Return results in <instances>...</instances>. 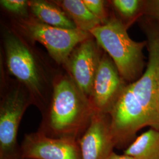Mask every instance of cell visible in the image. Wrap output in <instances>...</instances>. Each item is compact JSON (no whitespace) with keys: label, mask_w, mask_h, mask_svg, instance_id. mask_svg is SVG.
<instances>
[{"label":"cell","mask_w":159,"mask_h":159,"mask_svg":"<svg viewBox=\"0 0 159 159\" xmlns=\"http://www.w3.org/2000/svg\"><path fill=\"white\" fill-rule=\"evenodd\" d=\"M144 7L148 14L159 22V0L145 1Z\"/></svg>","instance_id":"obj_16"},{"label":"cell","mask_w":159,"mask_h":159,"mask_svg":"<svg viewBox=\"0 0 159 159\" xmlns=\"http://www.w3.org/2000/svg\"><path fill=\"white\" fill-rule=\"evenodd\" d=\"M16 30L32 41L46 47L49 55L60 65L66 66L74 48L81 42L92 37L89 32L79 29L68 30L52 27L34 17H18L15 20Z\"/></svg>","instance_id":"obj_4"},{"label":"cell","mask_w":159,"mask_h":159,"mask_svg":"<svg viewBox=\"0 0 159 159\" xmlns=\"http://www.w3.org/2000/svg\"><path fill=\"white\" fill-rule=\"evenodd\" d=\"M95 110L68 75L58 77L52 83L50 102L43 113L39 131L54 138L78 140L89 125Z\"/></svg>","instance_id":"obj_1"},{"label":"cell","mask_w":159,"mask_h":159,"mask_svg":"<svg viewBox=\"0 0 159 159\" xmlns=\"http://www.w3.org/2000/svg\"><path fill=\"white\" fill-rule=\"evenodd\" d=\"M54 2L67 14L77 29L90 33L102 24L90 11L83 0H62Z\"/></svg>","instance_id":"obj_11"},{"label":"cell","mask_w":159,"mask_h":159,"mask_svg":"<svg viewBox=\"0 0 159 159\" xmlns=\"http://www.w3.org/2000/svg\"><path fill=\"white\" fill-rule=\"evenodd\" d=\"M0 4L6 11L21 18L29 17V2L25 0H1Z\"/></svg>","instance_id":"obj_14"},{"label":"cell","mask_w":159,"mask_h":159,"mask_svg":"<svg viewBox=\"0 0 159 159\" xmlns=\"http://www.w3.org/2000/svg\"><path fill=\"white\" fill-rule=\"evenodd\" d=\"M123 154L136 159H159V130L151 128L137 137Z\"/></svg>","instance_id":"obj_12"},{"label":"cell","mask_w":159,"mask_h":159,"mask_svg":"<svg viewBox=\"0 0 159 159\" xmlns=\"http://www.w3.org/2000/svg\"></svg>","instance_id":"obj_19"},{"label":"cell","mask_w":159,"mask_h":159,"mask_svg":"<svg viewBox=\"0 0 159 159\" xmlns=\"http://www.w3.org/2000/svg\"><path fill=\"white\" fill-rule=\"evenodd\" d=\"M77 142L81 159H107L116 148L109 114L95 111L89 125Z\"/></svg>","instance_id":"obj_9"},{"label":"cell","mask_w":159,"mask_h":159,"mask_svg":"<svg viewBox=\"0 0 159 159\" xmlns=\"http://www.w3.org/2000/svg\"><path fill=\"white\" fill-rule=\"evenodd\" d=\"M114 8L121 16L127 20L136 17L144 8L145 1L140 0H113Z\"/></svg>","instance_id":"obj_13"},{"label":"cell","mask_w":159,"mask_h":159,"mask_svg":"<svg viewBox=\"0 0 159 159\" xmlns=\"http://www.w3.org/2000/svg\"><path fill=\"white\" fill-rule=\"evenodd\" d=\"M90 33L112 59L123 79L131 83L140 78L144 67L143 50L147 41L132 40L125 24L116 17L109 18Z\"/></svg>","instance_id":"obj_3"},{"label":"cell","mask_w":159,"mask_h":159,"mask_svg":"<svg viewBox=\"0 0 159 159\" xmlns=\"http://www.w3.org/2000/svg\"><path fill=\"white\" fill-rule=\"evenodd\" d=\"M31 104V96L21 84L2 97L0 104V159H23L17 142L18 131L23 115Z\"/></svg>","instance_id":"obj_5"},{"label":"cell","mask_w":159,"mask_h":159,"mask_svg":"<svg viewBox=\"0 0 159 159\" xmlns=\"http://www.w3.org/2000/svg\"><path fill=\"white\" fill-rule=\"evenodd\" d=\"M3 40L9 73L25 87L33 104L43 113L49 104V77L46 67L27 39L16 30L6 29Z\"/></svg>","instance_id":"obj_2"},{"label":"cell","mask_w":159,"mask_h":159,"mask_svg":"<svg viewBox=\"0 0 159 159\" xmlns=\"http://www.w3.org/2000/svg\"><path fill=\"white\" fill-rule=\"evenodd\" d=\"M107 159H136L134 157L129 156V155H126V154H118L116 153L115 152H112L111 154L109 156L108 158Z\"/></svg>","instance_id":"obj_17"},{"label":"cell","mask_w":159,"mask_h":159,"mask_svg":"<svg viewBox=\"0 0 159 159\" xmlns=\"http://www.w3.org/2000/svg\"><path fill=\"white\" fill-rule=\"evenodd\" d=\"M157 94H158L159 103V65L157 69Z\"/></svg>","instance_id":"obj_18"},{"label":"cell","mask_w":159,"mask_h":159,"mask_svg":"<svg viewBox=\"0 0 159 159\" xmlns=\"http://www.w3.org/2000/svg\"><path fill=\"white\" fill-rule=\"evenodd\" d=\"M20 148L23 159H81L77 140L51 137L39 130L26 134Z\"/></svg>","instance_id":"obj_7"},{"label":"cell","mask_w":159,"mask_h":159,"mask_svg":"<svg viewBox=\"0 0 159 159\" xmlns=\"http://www.w3.org/2000/svg\"><path fill=\"white\" fill-rule=\"evenodd\" d=\"M86 7L91 13L97 17L102 24L108 20L106 9V1L102 0H83Z\"/></svg>","instance_id":"obj_15"},{"label":"cell","mask_w":159,"mask_h":159,"mask_svg":"<svg viewBox=\"0 0 159 159\" xmlns=\"http://www.w3.org/2000/svg\"><path fill=\"white\" fill-rule=\"evenodd\" d=\"M29 8L34 18L42 23L58 28L74 30V22L54 1H29Z\"/></svg>","instance_id":"obj_10"},{"label":"cell","mask_w":159,"mask_h":159,"mask_svg":"<svg viewBox=\"0 0 159 159\" xmlns=\"http://www.w3.org/2000/svg\"><path fill=\"white\" fill-rule=\"evenodd\" d=\"M127 84L113 61L104 54L93 86L90 100L95 111L109 114Z\"/></svg>","instance_id":"obj_8"},{"label":"cell","mask_w":159,"mask_h":159,"mask_svg":"<svg viewBox=\"0 0 159 159\" xmlns=\"http://www.w3.org/2000/svg\"><path fill=\"white\" fill-rule=\"evenodd\" d=\"M102 57L100 46L92 37L74 48L65 66L74 83L90 99Z\"/></svg>","instance_id":"obj_6"}]
</instances>
